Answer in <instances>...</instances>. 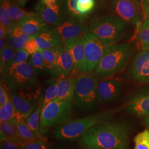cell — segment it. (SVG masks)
<instances>
[{
  "label": "cell",
  "instance_id": "3",
  "mask_svg": "<svg viewBox=\"0 0 149 149\" xmlns=\"http://www.w3.org/2000/svg\"><path fill=\"white\" fill-rule=\"evenodd\" d=\"M133 53V47L128 43L109 45L94 73L101 77L117 74L126 66Z\"/></svg>",
  "mask_w": 149,
  "mask_h": 149
},
{
  "label": "cell",
  "instance_id": "28",
  "mask_svg": "<svg viewBox=\"0 0 149 149\" xmlns=\"http://www.w3.org/2000/svg\"><path fill=\"white\" fill-rule=\"evenodd\" d=\"M42 103L43 100L39 103L37 109L33 112L31 115L27 118L25 120L26 122L28 125V127L31 128L32 131L38 135L39 133V122L41 118V114L42 111Z\"/></svg>",
  "mask_w": 149,
  "mask_h": 149
},
{
  "label": "cell",
  "instance_id": "27",
  "mask_svg": "<svg viewBox=\"0 0 149 149\" xmlns=\"http://www.w3.org/2000/svg\"><path fill=\"white\" fill-rule=\"evenodd\" d=\"M18 114L11 99L5 104L0 107L1 123L13 121Z\"/></svg>",
  "mask_w": 149,
  "mask_h": 149
},
{
  "label": "cell",
  "instance_id": "24",
  "mask_svg": "<svg viewBox=\"0 0 149 149\" xmlns=\"http://www.w3.org/2000/svg\"><path fill=\"white\" fill-rule=\"evenodd\" d=\"M16 24L31 36H35L42 29L48 25L39 16L28 17L22 21L16 23Z\"/></svg>",
  "mask_w": 149,
  "mask_h": 149
},
{
  "label": "cell",
  "instance_id": "10",
  "mask_svg": "<svg viewBox=\"0 0 149 149\" xmlns=\"http://www.w3.org/2000/svg\"><path fill=\"white\" fill-rule=\"evenodd\" d=\"M61 39L64 47L68 50L85 32V26L82 19L69 18L57 27H54Z\"/></svg>",
  "mask_w": 149,
  "mask_h": 149
},
{
  "label": "cell",
  "instance_id": "29",
  "mask_svg": "<svg viewBox=\"0 0 149 149\" xmlns=\"http://www.w3.org/2000/svg\"><path fill=\"white\" fill-rule=\"evenodd\" d=\"M138 45L141 50H149V26L144 22L138 34Z\"/></svg>",
  "mask_w": 149,
  "mask_h": 149
},
{
  "label": "cell",
  "instance_id": "2",
  "mask_svg": "<svg viewBox=\"0 0 149 149\" xmlns=\"http://www.w3.org/2000/svg\"><path fill=\"white\" fill-rule=\"evenodd\" d=\"M130 24L116 15L104 16L92 20L88 33L107 45L117 44L127 37Z\"/></svg>",
  "mask_w": 149,
  "mask_h": 149
},
{
  "label": "cell",
  "instance_id": "7",
  "mask_svg": "<svg viewBox=\"0 0 149 149\" xmlns=\"http://www.w3.org/2000/svg\"><path fill=\"white\" fill-rule=\"evenodd\" d=\"M72 104L71 102L54 100L42 109L41 125L50 128L61 125L71 120L72 116Z\"/></svg>",
  "mask_w": 149,
  "mask_h": 149
},
{
  "label": "cell",
  "instance_id": "41",
  "mask_svg": "<svg viewBox=\"0 0 149 149\" xmlns=\"http://www.w3.org/2000/svg\"><path fill=\"white\" fill-rule=\"evenodd\" d=\"M58 1V0H45L44 2L43 7L44 6H45L47 7H53L56 5Z\"/></svg>",
  "mask_w": 149,
  "mask_h": 149
},
{
  "label": "cell",
  "instance_id": "38",
  "mask_svg": "<svg viewBox=\"0 0 149 149\" xmlns=\"http://www.w3.org/2000/svg\"><path fill=\"white\" fill-rule=\"evenodd\" d=\"M5 86L3 83L1 81L0 85V107L5 104L11 100V96L9 95Z\"/></svg>",
  "mask_w": 149,
  "mask_h": 149
},
{
  "label": "cell",
  "instance_id": "20",
  "mask_svg": "<svg viewBox=\"0 0 149 149\" xmlns=\"http://www.w3.org/2000/svg\"><path fill=\"white\" fill-rule=\"evenodd\" d=\"M1 3L5 6L8 15L16 23L22 21L30 17L39 16L34 12L25 10L22 8V6L15 0L2 1Z\"/></svg>",
  "mask_w": 149,
  "mask_h": 149
},
{
  "label": "cell",
  "instance_id": "32",
  "mask_svg": "<svg viewBox=\"0 0 149 149\" xmlns=\"http://www.w3.org/2000/svg\"><path fill=\"white\" fill-rule=\"evenodd\" d=\"M134 149H149V130L145 129L134 138Z\"/></svg>",
  "mask_w": 149,
  "mask_h": 149
},
{
  "label": "cell",
  "instance_id": "37",
  "mask_svg": "<svg viewBox=\"0 0 149 149\" xmlns=\"http://www.w3.org/2000/svg\"><path fill=\"white\" fill-rule=\"evenodd\" d=\"M23 49L30 55L35 53L39 50L37 42L33 37L27 42Z\"/></svg>",
  "mask_w": 149,
  "mask_h": 149
},
{
  "label": "cell",
  "instance_id": "12",
  "mask_svg": "<svg viewBox=\"0 0 149 149\" xmlns=\"http://www.w3.org/2000/svg\"><path fill=\"white\" fill-rule=\"evenodd\" d=\"M39 12V16L48 25L54 27L58 26L63 22L70 18L65 0H58L56 5L53 7L44 6Z\"/></svg>",
  "mask_w": 149,
  "mask_h": 149
},
{
  "label": "cell",
  "instance_id": "30",
  "mask_svg": "<svg viewBox=\"0 0 149 149\" xmlns=\"http://www.w3.org/2000/svg\"><path fill=\"white\" fill-rule=\"evenodd\" d=\"M59 79L55 80L49 85L45 90L43 97L42 109L48 103L55 100L58 96V85Z\"/></svg>",
  "mask_w": 149,
  "mask_h": 149
},
{
  "label": "cell",
  "instance_id": "46",
  "mask_svg": "<svg viewBox=\"0 0 149 149\" xmlns=\"http://www.w3.org/2000/svg\"><path fill=\"white\" fill-rule=\"evenodd\" d=\"M144 21L146 22L148 24L149 26V13L148 14H145V19Z\"/></svg>",
  "mask_w": 149,
  "mask_h": 149
},
{
  "label": "cell",
  "instance_id": "39",
  "mask_svg": "<svg viewBox=\"0 0 149 149\" xmlns=\"http://www.w3.org/2000/svg\"><path fill=\"white\" fill-rule=\"evenodd\" d=\"M22 149H47L45 145L40 141L30 142L22 145Z\"/></svg>",
  "mask_w": 149,
  "mask_h": 149
},
{
  "label": "cell",
  "instance_id": "17",
  "mask_svg": "<svg viewBox=\"0 0 149 149\" xmlns=\"http://www.w3.org/2000/svg\"><path fill=\"white\" fill-rule=\"evenodd\" d=\"M11 101L16 111L25 120L29 117L37 108L40 102H36L19 95L16 91L10 92Z\"/></svg>",
  "mask_w": 149,
  "mask_h": 149
},
{
  "label": "cell",
  "instance_id": "11",
  "mask_svg": "<svg viewBox=\"0 0 149 149\" xmlns=\"http://www.w3.org/2000/svg\"><path fill=\"white\" fill-rule=\"evenodd\" d=\"M128 74L134 81L149 83V50H141L135 55Z\"/></svg>",
  "mask_w": 149,
  "mask_h": 149
},
{
  "label": "cell",
  "instance_id": "6",
  "mask_svg": "<svg viewBox=\"0 0 149 149\" xmlns=\"http://www.w3.org/2000/svg\"><path fill=\"white\" fill-rule=\"evenodd\" d=\"M98 81L93 74L86 73L76 79L74 100L82 109H91L98 101Z\"/></svg>",
  "mask_w": 149,
  "mask_h": 149
},
{
  "label": "cell",
  "instance_id": "16",
  "mask_svg": "<svg viewBox=\"0 0 149 149\" xmlns=\"http://www.w3.org/2000/svg\"><path fill=\"white\" fill-rule=\"evenodd\" d=\"M127 110L130 114L136 117L149 116V91L134 96L128 102Z\"/></svg>",
  "mask_w": 149,
  "mask_h": 149
},
{
  "label": "cell",
  "instance_id": "1",
  "mask_svg": "<svg viewBox=\"0 0 149 149\" xmlns=\"http://www.w3.org/2000/svg\"><path fill=\"white\" fill-rule=\"evenodd\" d=\"M130 134L125 123L106 120L91 128L79 142L84 148L127 149Z\"/></svg>",
  "mask_w": 149,
  "mask_h": 149
},
{
  "label": "cell",
  "instance_id": "34",
  "mask_svg": "<svg viewBox=\"0 0 149 149\" xmlns=\"http://www.w3.org/2000/svg\"><path fill=\"white\" fill-rule=\"evenodd\" d=\"M0 23L5 26L8 31L16 24L8 15L5 6L1 3L0 6Z\"/></svg>",
  "mask_w": 149,
  "mask_h": 149
},
{
  "label": "cell",
  "instance_id": "33",
  "mask_svg": "<svg viewBox=\"0 0 149 149\" xmlns=\"http://www.w3.org/2000/svg\"><path fill=\"white\" fill-rule=\"evenodd\" d=\"M15 52L16 50L11 47L7 43L3 50L0 52L1 73L3 72V70L5 69V68L10 63Z\"/></svg>",
  "mask_w": 149,
  "mask_h": 149
},
{
  "label": "cell",
  "instance_id": "44",
  "mask_svg": "<svg viewBox=\"0 0 149 149\" xmlns=\"http://www.w3.org/2000/svg\"><path fill=\"white\" fill-rule=\"evenodd\" d=\"M45 1V0H39V2H38L37 5L36 6V9H37L38 12H39L42 8L44 2Z\"/></svg>",
  "mask_w": 149,
  "mask_h": 149
},
{
  "label": "cell",
  "instance_id": "47",
  "mask_svg": "<svg viewBox=\"0 0 149 149\" xmlns=\"http://www.w3.org/2000/svg\"><path fill=\"white\" fill-rule=\"evenodd\" d=\"M145 123L149 127V116L146 117V118L145 119Z\"/></svg>",
  "mask_w": 149,
  "mask_h": 149
},
{
  "label": "cell",
  "instance_id": "22",
  "mask_svg": "<svg viewBox=\"0 0 149 149\" xmlns=\"http://www.w3.org/2000/svg\"><path fill=\"white\" fill-rule=\"evenodd\" d=\"M76 79L73 77L59 79L58 96L55 100L71 102L74 100Z\"/></svg>",
  "mask_w": 149,
  "mask_h": 149
},
{
  "label": "cell",
  "instance_id": "36",
  "mask_svg": "<svg viewBox=\"0 0 149 149\" xmlns=\"http://www.w3.org/2000/svg\"><path fill=\"white\" fill-rule=\"evenodd\" d=\"M22 145L16 141L8 139L1 140V149H22Z\"/></svg>",
  "mask_w": 149,
  "mask_h": 149
},
{
  "label": "cell",
  "instance_id": "15",
  "mask_svg": "<svg viewBox=\"0 0 149 149\" xmlns=\"http://www.w3.org/2000/svg\"><path fill=\"white\" fill-rule=\"evenodd\" d=\"M37 41L39 51L53 48L62 43L61 39L54 27L43 28L33 36Z\"/></svg>",
  "mask_w": 149,
  "mask_h": 149
},
{
  "label": "cell",
  "instance_id": "35",
  "mask_svg": "<svg viewBox=\"0 0 149 149\" xmlns=\"http://www.w3.org/2000/svg\"><path fill=\"white\" fill-rule=\"evenodd\" d=\"M29 55L30 54L26 52L24 49L16 50L15 53L13 54L12 59L8 65L26 62Z\"/></svg>",
  "mask_w": 149,
  "mask_h": 149
},
{
  "label": "cell",
  "instance_id": "42",
  "mask_svg": "<svg viewBox=\"0 0 149 149\" xmlns=\"http://www.w3.org/2000/svg\"><path fill=\"white\" fill-rule=\"evenodd\" d=\"M142 3L145 15L149 13V0H142Z\"/></svg>",
  "mask_w": 149,
  "mask_h": 149
},
{
  "label": "cell",
  "instance_id": "18",
  "mask_svg": "<svg viewBox=\"0 0 149 149\" xmlns=\"http://www.w3.org/2000/svg\"><path fill=\"white\" fill-rule=\"evenodd\" d=\"M85 36L84 34L68 50L71 54L74 62V72H84L85 65Z\"/></svg>",
  "mask_w": 149,
  "mask_h": 149
},
{
  "label": "cell",
  "instance_id": "4",
  "mask_svg": "<svg viewBox=\"0 0 149 149\" xmlns=\"http://www.w3.org/2000/svg\"><path fill=\"white\" fill-rule=\"evenodd\" d=\"M118 109L106 111L85 117L70 120L59 126L54 132L55 136L59 140H74L81 138L91 128L108 120Z\"/></svg>",
  "mask_w": 149,
  "mask_h": 149
},
{
  "label": "cell",
  "instance_id": "13",
  "mask_svg": "<svg viewBox=\"0 0 149 149\" xmlns=\"http://www.w3.org/2000/svg\"><path fill=\"white\" fill-rule=\"evenodd\" d=\"M123 90L122 84L117 80L102 81L98 85V101L106 104L116 100Z\"/></svg>",
  "mask_w": 149,
  "mask_h": 149
},
{
  "label": "cell",
  "instance_id": "8",
  "mask_svg": "<svg viewBox=\"0 0 149 149\" xmlns=\"http://www.w3.org/2000/svg\"><path fill=\"white\" fill-rule=\"evenodd\" d=\"M111 7L116 16L137 29L141 26L145 13L140 0H111Z\"/></svg>",
  "mask_w": 149,
  "mask_h": 149
},
{
  "label": "cell",
  "instance_id": "31",
  "mask_svg": "<svg viewBox=\"0 0 149 149\" xmlns=\"http://www.w3.org/2000/svg\"><path fill=\"white\" fill-rule=\"evenodd\" d=\"M29 63L31 64L37 73L46 70L45 67V60L41 51L39 50L37 52L31 55L29 59Z\"/></svg>",
  "mask_w": 149,
  "mask_h": 149
},
{
  "label": "cell",
  "instance_id": "26",
  "mask_svg": "<svg viewBox=\"0 0 149 149\" xmlns=\"http://www.w3.org/2000/svg\"><path fill=\"white\" fill-rule=\"evenodd\" d=\"M0 129L1 132L5 135L6 138L16 141L23 145H24L19 137L16 125L13 121L1 123Z\"/></svg>",
  "mask_w": 149,
  "mask_h": 149
},
{
  "label": "cell",
  "instance_id": "43",
  "mask_svg": "<svg viewBox=\"0 0 149 149\" xmlns=\"http://www.w3.org/2000/svg\"><path fill=\"white\" fill-rule=\"evenodd\" d=\"M6 38H0V52L3 50L6 44Z\"/></svg>",
  "mask_w": 149,
  "mask_h": 149
},
{
  "label": "cell",
  "instance_id": "48",
  "mask_svg": "<svg viewBox=\"0 0 149 149\" xmlns=\"http://www.w3.org/2000/svg\"><path fill=\"white\" fill-rule=\"evenodd\" d=\"M85 149H90V148H85Z\"/></svg>",
  "mask_w": 149,
  "mask_h": 149
},
{
  "label": "cell",
  "instance_id": "45",
  "mask_svg": "<svg viewBox=\"0 0 149 149\" xmlns=\"http://www.w3.org/2000/svg\"><path fill=\"white\" fill-rule=\"evenodd\" d=\"M15 1H16L17 3H18L22 7H24L27 3V1L28 0H15Z\"/></svg>",
  "mask_w": 149,
  "mask_h": 149
},
{
  "label": "cell",
  "instance_id": "19",
  "mask_svg": "<svg viewBox=\"0 0 149 149\" xmlns=\"http://www.w3.org/2000/svg\"><path fill=\"white\" fill-rule=\"evenodd\" d=\"M31 36L24 32L21 28L16 24L8 31L6 43L16 50L23 49Z\"/></svg>",
  "mask_w": 149,
  "mask_h": 149
},
{
  "label": "cell",
  "instance_id": "21",
  "mask_svg": "<svg viewBox=\"0 0 149 149\" xmlns=\"http://www.w3.org/2000/svg\"><path fill=\"white\" fill-rule=\"evenodd\" d=\"M64 49V44L61 43L53 48L42 51L45 60V67L46 70L55 78H56V66L59 56Z\"/></svg>",
  "mask_w": 149,
  "mask_h": 149
},
{
  "label": "cell",
  "instance_id": "23",
  "mask_svg": "<svg viewBox=\"0 0 149 149\" xmlns=\"http://www.w3.org/2000/svg\"><path fill=\"white\" fill-rule=\"evenodd\" d=\"M74 62L69 51L65 48L59 56L56 66V78L61 79L67 77L73 71Z\"/></svg>",
  "mask_w": 149,
  "mask_h": 149
},
{
  "label": "cell",
  "instance_id": "40",
  "mask_svg": "<svg viewBox=\"0 0 149 149\" xmlns=\"http://www.w3.org/2000/svg\"><path fill=\"white\" fill-rule=\"evenodd\" d=\"M8 31L5 26L1 23H0V38L7 37Z\"/></svg>",
  "mask_w": 149,
  "mask_h": 149
},
{
  "label": "cell",
  "instance_id": "14",
  "mask_svg": "<svg viewBox=\"0 0 149 149\" xmlns=\"http://www.w3.org/2000/svg\"><path fill=\"white\" fill-rule=\"evenodd\" d=\"M70 16L74 18L84 19L95 10L96 0H65Z\"/></svg>",
  "mask_w": 149,
  "mask_h": 149
},
{
  "label": "cell",
  "instance_id": "5",
  "mask_svg": "<svg viewBox=\"0 0 149 149\" xmlns=\"http://www.w3.org/2000/svg\"><path fill=\"white\" fill-rule=\"evenodd\" d=\"M1 74V81L11 91L38 85L37 72L29 63L8 65Z\"/></svg>",
  "mask_w": 149,
  "mask_h": 149
},
{
  "label": "cell",
  "instance_id": "9",
  "mask_svg": "<svg viewBox=\"0 0 149 149\" xmlns=\"http://www.w3.org/2000/svg\"><path fill=\"white\" fill-rule=\"evenodd\" d=\"M85 36L84 73H90L96 69L109 45L103 43L86 31Z\"/></svg>",
  "mask_w": 149,
  "mask_h": 149
},
{
  "label": "cell",
  "instance_id": "49",
  "mask_svg": "<svg viewBox=\"0 0 149 149\" xmlns=\"http://www.w3.org/2000/svg\"><path fill=\"white\" fill-rule=\"evenodd\" d=\"M5 1V0H1V1Z\"/></svg>",
  "mask_w": 149,
  "mask_h": 149
},
{
  "label": "cell",
  "instance_id": "25",
  "mask_svg": "<svg viewBox=\"0 0 149 149\" xmlns=\"http://www.w3.org/2000/svg\"><path fill=\"white\" fill-rule=\"evenodd\" d=\"M16 125L19 137L24 144L32 142L37 136L28 127L24 119L18 115L13 120Z\"/></svg>",
  "mask_w": 149,
  "mask_h": 149
}]
</instances>
